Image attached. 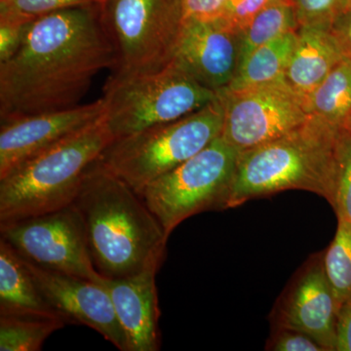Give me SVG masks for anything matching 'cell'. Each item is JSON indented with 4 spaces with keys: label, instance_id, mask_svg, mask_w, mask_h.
<instances>
[{
    "label": "cell",
    "instance_id": "d4e9b609",
    "mask_svg": "<svg viewBox=\"0 0 351 351\" xmlns=\"http://www.w3.org/2000/svg\"><path fill=\"white\" fill-rule=\"evenodd\" d=\"M331 207L337 218L351 223V135L346 130L339 145L338 177Z\"/></svg>",
    "mask_w": 351,
    "mask_h": 351
},
{
    "label": "cell",
    "instance_id": "4fadbf2b",
    "mask_svg": "<svg viewBox=\"0 0 351 351\" xmlns=\"http://www.w3.org/2000/svg\"><path fill=\"white\" fill-rule=\"evenodd\" d=\"M105 113L103 99L66 110L1 119L0 179L21 164L50 149Z\"/></svg>",
    "mask_w": 351,
    "mask_h": 351
},
{
    "label": "cell",
    "instance_id": "5bb4252c",
    "mask_svg": "<svg viewBox=\"0 0 351 351\" xmlns=\"http://www.w3.org/2000/svg\"><path fill=\"white\" fill-rule=\"evenodd\" d=\"M242 32L221 18H186L173 61L215 92L228 87L240 68Z\"/></svg>",
    "mask_w": 351,
    "mask_h": 351
},
{
    "label": "cell",
    "instance_id": "2e32d148",
    "mask_svg": "<svg viewBox=\"0 0 351 351\" xmlns=\"http://www.w3.org/2000/svg\"><path fill=\"white\" fill-rule=\"evenodd\" d=\"M343 60L329 29L300 27L284 80L306 103L307 97Z\"/></svg>",
    "mask_w": 351,
    "mask_h": 351
},
{
    "label": "cell",
    "instance_id": "44dd1931",
    "mask_svg": "<svg viewBox=\"0 0 351 351\" xmlns=\"http://www.w3.org/2000/svg\"><path fill=\"white\" fill-rule=\"evenodd\" d=\"M66 321L59 317L0 314V351H38Z\"/></svg>",
    "mask_w": 351,
    "mask_h": 351
},
{
    "label": "cell",
    "instance_id": "d6986e66",
    "mask_svg": "<svg viewBox=\"0 0 351 351\" xmlns=\"http://www.w3.org/2000/svg\"><path fill=\"white\" fill-rule=\"evenodd\" d=\"M304 104L308 114L345 129L351 112V62L339 63Z\"/></svg>",
    "mask_w": 351,
    "mask_h": 351
},
{
    "label": "cell",
    "instance_id": "83f0119b",
    "mask_svg": "<svg viewBox=\"0 0 351 351\" xmlns=\"http://www.w3.org/2000/svg\"><path fill=\"white\" fill-rule=\"evenodd\" d=\"M29 23L0 19V63L9 59L20 47Z\"/></svg>",
    "mask_w": 351,
    "mask_h": 351
},
{
    "label": "cell",
    "instance_id": "4316f807",
    "mask_svg": "<svg viewBox=\"0 0 351 351\" xmlns=\"http://www.w3.org/2000/svg\"><path fill=\"white\" fill-rule=\"evenodd\" d=\"M269 2L270 0H228L219 18L242 32Z\"/></svg>",
    "mask_w": 351,
    "mask_h": 351
},
{
    "label": "cell",
    "instance_id": "7a4b0ae2",
    "mask_svg": "<svg viewBox=\"0 0 351 351\" xmlns=\"http://www.w3.org/2000/svg\"><path fill=\"white\" fill-rule=\"evenodd\" d=\"M73 204L101 276L125 278L160 269L168 241L162 226L141 195L98 161L88 168Z\"/></svg>",
    "mask_w": 351,
    "mask_h": 351
},
{
    "label": "cell",
    "instance_id": "8fae6325",
    "mask_svg": "<svg viewBox=\"0 0 351 351\" xmlns=\"http://www.w3.org/2000/svg\"><path fill=\"white\" fill-rule=\"evenodd\" d=\"M339 308L325 272L323 252H319L311 256L289 281L270 313V326L306 332L325 351H336Z\"/></svg>",
    "mask_w": 351,
    "mask_h": 351
},
{
    "label": "cell",
    "instance_id": "1f68e13d",
    "mask_svg": "<svg viewBox=\"0 0 351 351\" xmlns=\"http://www.w3.org/2000/svg\"><path fill=\"white\" fill-rule=\"evenodd\" d=\"M345 130L346 132H348V133H350L351 135V112L350 114V117H348V121H346Z\"/></svg>",
    "mask_w": 351,
    "mask_h": 351
},
{
    "label": "cell",
    "instance_id": "f1b7e54d",
    "mask_svg": "<svg viewBox=\"0 0 351 351\" xmlns=\"http://www.w3.org/2000/svg\"><path fill=\"white\" fill-rule=\"evenodd\" d=\"M228 0H182L184 19H214L219 17Z\"/></svg>",
    "mask_w": 351,
    "mask_h": 351
},
{
    "label": "cell",
    "instance_id": "d6a6232c",
    "mask_svg": "<svg viewBox=\"0 0 351 351\" xmlns=\"http://www.w3.org/2000/svg\"><path fill=\"white\" fill-rule=\"evenodd\" d=\"M11 1H12V0H0V8L8 5V4L10 3Z\"/></svg>",
    "mask_w": 351,
    "mask_h": 351
},
{
    "label": "cell",
    "instance_id": "ba28073f",
    "mask_svg": "<svg viewBox=\"0 0 351 351\" xmlns=\"http://www.w3.org/2000/svg\"><path fill=\"white\" fill-rule=\"evenodd\" d=\"M239 154L223 138H217L141 193L168 237L189 217L226 209Z\"/></svg>",
    "mask_w": 351,
    "mask_h": 351
},
{
    "label": "cell",
    "instance_id": "ac0fdd59",
    "mask_svg": "<svg viewBox=\"0 0 351 351\" xmlns=\"http://www.w3.org/2000/svg\"><path fill=\"white\" fill-rule=\"evenodd\" d=\"M295 36L297 32H289L254 51L225 89H245L284 80Z\"/></svg>",
    "mask_w": 351,
    "mask_h": 351
},
{
    "label": "cell",
    "instance_id": "4dcf8cb0",
    "mask_svg": "<svg viewBox=\"0 0 351 351\" xmlns=\"http://www.w3.org/2000/svg\"><path fill=\"white\" fill-rule=\"evenodd\" d=\"M336 351H351V298L339 306Z\"/></svg>",
    "mask_w": 351,
    "mask_h": 351
},
{
    "label": "cell",
    "instance_id": "e0dca14e",
    "mask_svg": "<svg viewBox=\"0 0 351 351\" xmlns=\"http://www.w3.org/2000/svg\"><path fill=\"white\" fill-rule=\"evenodd\" d=\"M0 314L62 318L41 295L19 254L1 239Z\"/></svg>",
    "mask_w": 351,
    "mask_h": 351
},
{
    "label": "cell",
    "instance_id": "e575fe53",
    "mask_svg": "<svg viewBox=\"0 0 351 351\" xmlns=\"http://www.w3.org/2000/svg\"><path fill=\"white\" fill-rule=\"evenodd\" d=\"M270 1H272V0H270Z\"/></svg>",
    "mask_w": 351,
    "mask_h": 351
},
{
    "label": "cell",
    "instance_id": "f546056e",
    "mask_svg": "<svg viewBox=\"0 0 351 351\" xmlns=\"http://www.w3.org/2000/svg\"><path fill=\"white\" fill-rule=\"evenodd\" d=\"M329 31L343 59L351 62V7L332 23Z\"/></svg>",
    "mask_w": 351,
    "mask_h": 351
},
{
    "label": "cell",
    "instance_id": "484cf974",
    "mask_svg": "<svg viewBox=\"0 0 351 351\" xmlns=\"http://www.w3.org/2000/svg\"><path fill=\"white\" fill-rule=\"evenodd\" d=\"M265 350L271 351H325L322 346L306 332L288 328L271 329Z\"/></svg>",
    "mask_w": 351,
    "mask_h": 351
},
{
    "label": "cell",
    "instance_id": "7402d4cb",
    "mask_svg": "<svg viewBox=\"0 0 351 351\" xmlns=\"http://www.w3.org/2000/svg\"><path fill=\"white\" fill-rule=\"evenodd\" d=\"M324 269L339 306L351 298V223L338 219L336 234L323 251Z\"/></svg>",
    "mask_w": 351,
    "mask_h": 351
},
{
    "label": "cell",
    "instance_id": "30bf717a",
    "mask_svg": "<svg viewBox=\"0 0 351 351\" xmlns=\"http://www.w3.org/2000/svg\"><path fill=\"white\" fill-rule=\"evenodd\" d=\"M218 93L223 105L221 137L240 152L282 137L309 115L285 80Z\"/></svg>",
    "mask_w": 351,
    "mask_h": 351
},
{
    "label": "cell",
    "instance_id": "603a6c76",
    "mask_svg": "<svg viewBox=\"0 0 351 351\" xmlns=\"http://www.w3.org/2000/svg\"><path fill=\"white\" fill-rule=\"evenodd\" d=\"M299 27L329 29L339 15L351 7L350 0H291Z\"/></svg>",
    "mask_w": 351,
    "mask_h": 351
},
{
    "label": "cell",
    "instance_id": "cb8c5ba5",
    "mask_svg": "<svg viewBox=\"0 0 351 351\" xmlns=\"http://www.w3.org/2000/svg\"><path fill=\"white\" fill-rule=\"evenodd\" d=\"M93 3H97L96 0H12L8 5L0 8V19L32 22L56 11Z\"/></svg>",
    "mask_w": 351,
    "mask_h": 351
},
{
    "label": "cell",
    "instance_id": "7c38bea8",
    "mask_svg": "<svg viewBox=\"0 0 351 351\" xmlns=\"http://www.w3.org/2000/svg\"><path fill=\"white\" fill-rule=\"evenodd\" d=\"M21 258L45 301L66 324L91 328L119 350L129 351L125 334L103 283L43 269Z\"/></svg>",
    "mask_w": 351,
    "mask_h": 351
},
{
    "label": "cell",
    "instance_id": "836d02e7",
    "mask_svg": "<svg viewBox=\"0 0 351 351\" xmlns=\"http://www.w3.org/2000/svg\"><path fill=\"white\" fill-rule=\"evenodd\" d=\"M106 1H107V0H96V2L99 5H101V4L105 3Z\"/></svg>",
    "mask_w": 351,
    "mask_h": 351
},
{
    "label": "cell",
    "instance_id": "6da1fadb",
    "mask_svg": "<svg viewBox=\"0 0 351 351\" xmlns=\"http://www.w3.org/2000/svg\"><path fill=\"white\" fill-rule=\"evenodd\" d=\"M112 66L99 4L36 18L0 63V119L76 107L98 73Z\"/></svg>",
    "mask_w": 351,
    "mask_h": 351
},
{
    "label": "cell",
    "instance_id": "5b68a950",
    "mask_svg": "<svg viewBox=\"0 0 351 351\" xmlns=\"http://www.w3.org/2000/svg\"><path fill=\"white\" fill-rule=\"evenodd\" d=\"M223 105L218 98L175 121L114 138L97 159L138 195L152 182L221 137Z\"/></svg>",
    "mask_w": 351,
    "mask_h": 351
},
{
    "label": "cell",
    "instance_id": "ffe728a7",
    "mask_svg": "<svg viewBox=\"0 0 351 351\" xmlns=\"http://www.w3.org/2000/svg\"><path fill=\"white\" fill-rule=\"evenodd\" d=\"M291 0H272L242 32L240 66L261 46L299 29ZM240 69V68H239Z\"/></svg>",
    "mask_w": 351,
    "mask_h": 351
},
{
    "label": "cell",
    "instance_id": "9c48e42d",
    "mask_svg": "<svg viewBox=\"0 0 351 351\" xmlns=\"http://www.w3.org/2000/svg\"><path fill=\"white\" fill-rule=\"evenodd\" d=\"M1 239L43 269L103 283L95 267L86 228L75 205L0 223Z\"/></svg>",
    "mask_w": 351,
    "mask_h": 351
},
{
    "label": "cell",
    "instance_id": "8992f818",
    "mask_svg": "<svg viewBox=\"0 0 351 351\" xmlns=\"http://www.w3.org/2000/svg\"><path fill=\"white\" fill-rule=\"evenodd\" d=\"M218 98L175 61L152 73L110 76L104 119L114 138L175 121Z\"/></svg>",
    "mask_w": 351,
    "mask_h": 351
},
{
    "label": "cell",
    "instance_id": "d590c367",
    "mask_svg": "<svg viewBox=\"0 0 351 351\" xmlns=\"http://www.w3.org/2000/svg\"><path fill=\"white\" fill-rule=\"evenodd\" d=\"M350 1H351V0H350Z\"/></svg>",
    "mask_w": 351,
    "mask_h": 351
},
{
    "label": "cell",
    "instance_id": "3957f363",
    "mask_svg": "<svg viewBox=\"0 0 351 351\" xmlns=\"http://www.w3.org/2000/svg\"><path fill=\"white\" fill-rule=\"evenodd\" d=\"M343 131L309 114L282 137L240 152L226 209L290 189L315 193L332 206Z\"/></svg>",
    "mask_w": 351,
    "mask_h": 351
},
{
    "label": "cell",
    "instance_id": "9a60e30c",
    "mask_svg": "<svg viewBox=\"0 0 351 351\" xmlns=\"http://www.w3.org/2000/svg\"><path fill=\"white\" fill-rule=\"evenodd\" d=\"M157 271L158 269L152 267L125 278H106L103 282L125 334L129 351L160 350Z\"/></svg>",
    "mask_w": 351,
    "mask_h": 351
},
{
    "label": "cell",
    "instance_id": "277c9868",
    "mask_svg": "<svg viewBox=\"0 0 351 351\" xmlns=\"http://www.w3.org/2000/svg\"><path fill=\"white\" fill-rule=\"evenodd\" d=\"M113 140L103 117L0 179V223L75 202L88 168Z\"/></svg>",
    "mask_w": 351,
    "mask_h": 351
},
{
    "label": "cell",
    "instance_id": "52a82bcc",
    "mask_svg": "<svg viewBox=\"0 0 351 351\" xmlns=\"http://www.w3.org/2000/svg\"><path fill=\"white\" fill-rule=\"evenodd\" d=\"M100 14L113 75L152 73L174 60L184 22L182 0H107Z\"/></svg>",
    "mask_w": 351,
    "mask_h": 351
}]
</instances>
